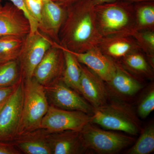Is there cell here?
<instances>
[{
  "label": "cell",
  "instance_id": "obj_7",
  "mask_svg": "<svg viewBox=\"0 0 154 154\" xmlns=\"http://www.w3.org/2000/svg\"><path fill=\"white\" fill-rule=\"evenodd\" d=\"M24 99V79L17 83L0 110V141L11 142L18 134Z\"/></svg>",
  "mask_w": 154,
  "mask_h": 154
},
{
  "label": "cell",
  "instance_id": "obj_29",
  "mask_svg": "<svg viewBox=\"0 0 154 154\" xmlns=\"http://www.w3.org/2000/svg\"><path fill=\"white\" fill-rule=\"evenodd\" d=\"M21 152L11 142L0 141V154H19Z\"/></svg>",
  "mask_w": 154,
  "mask_h": 154
},
{
  "label": "cell",
  "instance_id": "obj_16",
  "mask_svg": "<svg viewBox=\"0 0 154 154\" xmlns=\"http://www.w3.org/2000/svg\"><path fill=\"white\" fill-rule=\"evenodd\" d=\"M97 47L113 60H121L131 53L141 51L132 36H113L101 38Z\"/></svg>",
  "mask_w": 154,
  "mask_h": 154
},
{
  "label": "cell",
  "instance_id": "obj_31",
  "mask_svg": "<svg viewBox=\"0 0 154 154\" xmlns=\"http://www.w3.org/2000/svg\"><path fill=\"white\" fill-rule=\"evenodd\" d=\"M52 1L62 7L66 8L67 7L79 0H52Z\"/></svg>",
  "mask_w": 154,
  "mask_h": 154
},
{
  "label": "cell",
  "instance_id": "obj_9",
  "mask_svg": "<svg viewBox=\"0 0 154 154\" xmlns=\"http://www.w3.org/2000/svg\"><path fill=\"white\" fill-rule=\"evenodd\" d=\"M47 99L61 109L81 111L91 115L94 107L80 94L66 85L61 78L44 87Z\"/></svg>",
  "mask_w": 154,
  "mask_h": 154
},
{
  "label": "cell",
  "instance_id": "obj_20",
  "mask_svg": "<svg viewBox=\"0 0 154 154\" xmlns=\"http://www.w3.org/2000/svg\"><path fill=\"white\" fill-rule=\"evenodd\" d=\"M142 52L140 50L131 53L120 60V63H117L127 71L147 78H152L153 74L152 67Z\"/></svg>",
  "mask_w": 154,
  "mask_h": 154
},
{
  "label": "cell",
  "instance_id": "obj_32",
  "mask_svg": "<svg viewBox=\"0 0 154 154\" xmlns=\"http://www.w3.org/2000/svg\"><path fill=\"white\" fill-rule=\"evenodd\" d=\"M94 5H100V4H105V3H109L113 2H116L118 0H92Z\"/></svg>",
  "mask_w": 154,
  "mask_h": 154
},
{
  "label": "cell",
  "instance_id": "obj_25",
  "mask_svg": "<svg viewBox=\"0 0 154 154\" xmlns=\"http://www.w3.org/2000/svg\"><path fill=\"white\" fill-rule=\"evenodd\" d=\"M142 52H144L149 60V63L154 68V30L137 31L133 36Z\"/></svg>",
  "mask_w": 154,
  "mask_h": 154
},
{
  "label": "cell",
  "instance_id": "obj_5",
  "mask_svg": "<svg viewBox=\"0 0 154 154\" xmlns=\"http://www.w3.org/2000/svg\"><path fill=\"white\" fill-rule=\"evenodd\" d=\"M85 145L98 154H112L120 151L131 144L133 138L105 130L89 122L81 131Z\"/></svg>",
  "mask_w": 154,
  "mask_h": 154
},
{
  "label": "cell",
  "instance_id": "obj_10",
  "mask_svg": "<svg viewBox=\"0 0 154 154\" xmlns=\"http://www.w3.org/2000/svg\"><path fill=\"white\" fill-rule=\"evenodd\" d=\"M64 65L63 50L55 42L36 66L33 77L43 87L48 85L62 78Z\"/></svg>",
  "mask_w": 154,
  "mask_h": 154
},
{
  "label": "cell",
  "instance_id": "obj_26",
  "mask_svg": "<svg viewBox=\"0 0 154 154\" xmlns=\"http://www.w3.org/2000/svg\"><path fill=\"white\" fill-rule=\"evenodd\" d=\"M154 109V90L153 88L145 96L140 103L137 113L142 119L146 118Z\"/></svg>",
  "mask_w": 154,
  "mask_h": 154
},
{
  "label": "cell",
  "instance_id": "obj_13",
  "mask_svg": "<svg viewBox=\"0 0 154 154\" xmlns=\"http://www.w3.org/2000/svg\"><path fill=\"white\" fill-rule=\"evenodd\" d=\"M69 51L79 63L90 69L104 82H109L115 73L116 62L104 54L97 46L84 52Z\"/></svg>",
  "mask_w": 154,
  "mask_h": 154
},
{
  "label": "cell",
  "instance_id": "obj_2",
  "mask_svg": "<svg viewBox=\"0 0 154 154\" xmlns=\"http://www.w3.org/2000/svg\"><path fill=\"white\" fill-rule=\"evenodd\" d=\"M97 28L102 37L133 36L137 32L134 4L125 0L96 5Z\"/></svg>",
  "mask_w": 154,
  "mask_h": 154
},
{
  "label": "cell",
  "instance_id": "obj_15",
  "mask_svg": "<svg viewBox=\"0 0 154 154\" xmlns=\"http://www.w3.org/2000/svg\"><path fill=\"white\" fill-rule=\"evenodd\" d=\"M47 137L52 154H83L88 150L81 131L68 130L48 132Z\"/></svg>",
  "mask_w": 154,
  "mask_h": 154
},
{
  "label": "cell",
  "instance_id": "obj_35",
  "mask_svg": "<svg viewBox=\"0 0 154 154\" xmlns=\"http://www.w3.org/2000/svg\"><path fill=\"white\" fill-rule=\"evenodd\" d=\"M2 0H0V10H1V8H2Z\"/></svg>",
  "mask_w": 154,
  "mask_h": 154
},
{
  "label": "cell",
  "instance_id": "obj_28",
  "mask_svg": "<svg viewBox=\"0 0 154 154\" xmlns=\"http://www.w3.org/2000/svg\"><path fill=\"white\" fill-rule=\"evenodd\" d=\"M12 4L22 11L28 19L30 24V33H33L38 30V23L34 20L28 13L25 5V0H10Z\"/></svg>",
  "mask_w": 154,
  "mask_h": 154
},
{
  "label": "cell",
  "instance_id": "obj_34",
  "mask_svg": "<svg viewBox=\"0 0 154 154\" xmlns=\"http://www.w3.org/2000/svg\"><path fill=\"white\" fill-rule=\"evenodd\" d=\"M7 100H5V101H4V102H3L2 103H1V104H0V110H1V109H2V107H3V106H4V105H5L6 101H7Z\"/></svg>",
  "mask_w": 154,
  "mask_h": 154
},
{
  "label": "cell",
  "instance_id": "obj_4",
  "mask_svg": "<svg viewBox=\"0 0 154 154\" xmlns=\"http://www.w3.org/2000/svg\"><path fill=\"white\" fill-rule=\"evenodd\" d=\"M110 131L135 135L140 130L138 120L129 107L118 103L94 107L91 122Z\"/></svg>",
  "mask_w": 154,
  "mask_h": 154
},
{
  "label": "cell",
  "instance_id": "obj_23",
  "mask_svg": "<svg viewBox=\"0 0 154 154\" xmlns=\"http://www.w3.org/2000/svg\"><path fill=\"white\" fill-rule=\"evenodd\" d=\"M18 60L0 64V86L16 85L22 79Z\"/></svg>",
  "mask_w": 154,
  "mask_h": 154
},
{
  "label": "cell",
  "instance_id": "obj_12",
  "mask_svg": "<svg viewBox=\"0 0 154 154\" xmlns=\"http://www.w3.org/2000/svg\"><path fill=\"white\" fill-rule=\"evenodd\" d=\"M66 15V8L62 7L52 0H43L41 19L38 30L59 44L60 31Z\"/></svg>",
  "mask_w": 154,
  "mask_h": 154
},
{
  "label": "cell",
  "instance_id": "obj_14",
  "mask_svg": "<svg viewBox=\"0 0 154 154\" xmlns=\"http://www.w3.org/2000/svg\"><path fill=\"white\" fill-rule=\"evenodd\" d=\"M79 63L81 94L94 107L105 105L107 96L104 81L85 66Z\"/></svg>",
  "mask_w": 154,
  "mask_h": 154
},
{
  "label": "cell",
  "instance_id": "obj_19",
  "mask_svg": "<svg viewBox=\"0 0 154 154\" xmlns=\"http://www.w3.org/2000/svg\"><path fill=\"white\" fill-rule=\"evenodd\" d=\"M59 45L63 50L65 60L64 68L62 80L67 86L81 94V69L79 63L68 50L62 47L60 45Z\"/></svg>",
  "mask_w": 154,
  "mask_h": 154
},
{
  "label": "cell",
  "instance_id": "obj_24",
  "mask_svg": "<svg viewBox=\"0 0 154 154\" xmlns=\"http://www.w3.org/2000/svg\"><path fill=\"white\" fill-rule=\"evenodd\" d=\"M154 150V126L149 125L144 129L138 139L128 152L129 154H149Z\"/></svg>",
  "mask_w": 154,
  "mask_h": 154
},
{
  "label": "cell",
  "instance_id": "obj_17",
  "mask_svg": "<svg viewBox=\"0 0 154 154\" xmlns=\"http://www.w3.org/2000/svg\"><path fill=\"white\" fill-rule=\"evenodd\" d=\"M48 132L39 128L18 136L11 142L20 152L26 154H52L47 140Z\"/></svg>",
  "mask_w": 154,
  "mask_h": 154
},
{
  "label": "cell",
  "instance_id": "obj_30",
  "mask_svg": "<svg viewBox=\"0 0 154 154\" xmlns=\"http://www.w3.org/2000/svg\"><path fill=\"white\" fill-rule=\"evenodd\" d=\"M16 85L11 87L0 86V104L7 100L14 91Z\"/></svg>",
  "mask_w": 154,
  "mask_h": 154
},
{
  "label": "cell",
  "instance_id": "obj_6",
  "mask_svg": "<svg viewBox=\"0 0 154 154\" xmlns=\"http://www.w3.org/2000/svg\"><path fill=\"white\" fill-rule=\"evenodd\" d=\"M54 43L38 30L25 36L22 50L17 59L22 78H33L36 66Z\"/></svg>",
  "mask_w": 154,
  "mask_h": 154
},
{
  "label": "cell",
  "instance_id": "obj_21",
  "mask_svg": "<svg viewBox=\"0 0 154 154\" xmlns=\"http://www.w3.org/2000/svg\"><path fill=\"white\" fill-rule=\"evenodd\" d=\"M136 29L140 30H154V1L134 3Z\"/></svg>",
  "mask_w": 154,
  "mask_h": 154
},
{
  "label": "cell",
  "instance_id": "obj_27",
  "mask_svg": "<svg viewBox=\"0 0 154 154\" xmlns=\"http://www.w3.org/2000/svg\"><path fill=\"white\" fill-rule=\"evenodd\" d=\"M25 2L28 13L38 24L41 19L43 0H25Z\"/></svg>",
  "mask_w": 154,
  "mask_h": 154
},
{
  "label": "cell",
  "instance_id": "obj_22",
  "mask_svg": "<svg viewBox=\"0 0 154 154\" xmlns=\"http://www.w3.org/2000/svg\"><path fill=\"white\" fill-rule=\"evenodd\" d=\"M25 37L15 36L0 37V64L18 59Z\"/></svg>",
  "mask_w": 154,
  "mask_h": 154
},
{
  "label": "cell",
  "instance_id": "obj_18",
  "mask_svg": "<svg viewBox=\"0 0 154 154\" xmlns=\"http://www.w3.org/2000/svg\"><path fill=\"white\" fill-rule=\"evenodd\" d=\"M112 79L107 83L114 92L122 96H134L143 88L142 85L135 78L118 63Z\"/></svg>",
  "mask_w": 154,
  "mask_h": 154
},
{
  "label": "cell",
  "instance_id": "obj_8",
  "mask_svg": "<svg viewBox=\"0 0 154 154\" xmlns=\"http://www.w3.org/2000/svg\"><path fill=\"white\" fill-rule=\"evenodd\" d=\"M91 122V115L76 110L61 109L51 105L42 121L40 128L49 133L72 130L81 131Z\"/></svg>",
  "mask_w": 154,
  "mask_h": 154
},
{
  "label": "cell",
  "instance_id": "obj_3",
  "mask_svg": "<svg viewBox=\"0 0 154 154\" xmlns=\"http://www.w3.org/2000/svg\"><path fill=\"white\" fill-rule=\"evenodd\" d=\"M23 79L24 99L18 136L40 128L49 106L44 87L33 77Z\"/></svg>",
  "mask_w": 154,
  "mask_h": 154
},
{
  "label": "cell",
  "instance_id": "obj_1",
  "mask_svg": "<svg viewBox=\"0 0 154 154\" xmlns=\"http://www.w3.org/2000/svg\"><path fill=\"white\" fill-rule=\"evenodd\" d=\"M95 5L92 0H79L67 7L59 35L62 47L76 53L97 47L102 37L96 24Z\"/></svg>",
  "mask_w": 154,
  "mask_h": 154
},
{
  "label": "cell",
  "instance_id": "obj_33",
  "mask_svg": "<svg viewBox=\"0 0 154 154\" xmlns=\"http://www.w3.org/2000/svg\"><path fill=\"white\" fill-rule=\"evenodd\" d=\"M128 2L133 3L139 2H146V1H154V0H125Z\"/></svg>",
  "mask_w": 154,
  "mask_h": 154
},
{
  "label": "cell",
  "instance_id": "obj_11",
  "mask_svg": "<svg viewBox=\"0 0 154 154\" xmlns=\"http://www.w3.org/2000/svg\"><path fill=\"white\" fill-rule=\"evenodd\" d=\"M30 24L24 13L13 4L7 3L0 10V37H25L30 33Z\"/></svg>",
  "mask_w": 154,
  "mask_h": 154
}]
</instances>
